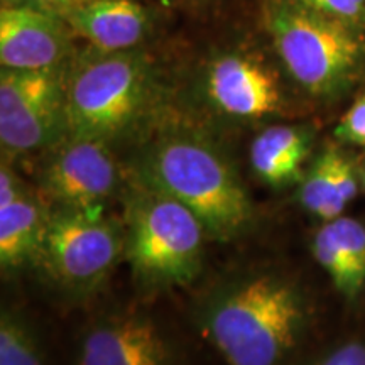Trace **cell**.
<instances>
[{"mask_svg":"<svg viewBox=\"0 0 365 365\" xmlns=\"http://www.w3.org/2000/svg\"><path fill=\"white\" fill-rule=\"evenodd\" d=\"M335 137L340 143L365 148V95L355 100L340 118L335 127Z\"/></svg>","mask_w":365,"mask_h":365,"instance_id":"obj_20","label":"cell"},{"mask_svg":"<svg viewBox=\"0 0 365 365\" xmlns=\"http://www.w3.org/2000/svg\"><path fill=\"white\" fill-rule=\"evenodd\" d=\"M303 365H365V341L345 340Z\"/></svg>","mask_w":365,"mask_h":365,"instance_id":"obj_21","label":"cell"},{"mask_svg":"<svg viewBox=\"0 0 365 365\" xmlns=\"http://www.w3.org/2000/svg\"><path fill=\"white\" fill-rule=\"evenodd\" d=\"M132 176L190 208L213 240L240 239L257 222L234 164L198 130L171 127L158 132L137 153Z\"/></svg>","mask_w":365,"mask_h":365,"instance_id":"obj_2","label":"cell"},{"mask_svg":"<svg viewBox=\"0 0 365 365\" xmlns=\"http://www.w3.org/2000/svg\"><path fill=\"white\" fill-rule=\"evenodd\" d=\"M0 365H49L43 336L19 308L0 313Z\"/></svg>","mask_w":365,"mask_h":365,"instance_id":"obj_16","label":"cell"},{"mask_svg":"<svg viewBox=\"0 0 365 365\" xmlns=\"http://www.w3.org/2000/svg\"><path fill=\"white\" fill-rule=\"evenodd\" d=\"M163 95L161 70L145 49L98 51L88 46L68 68V135L113 145L148 125Z\"/></svg>","mask_w":365,"mask_h":365,"instance_id":"obj_3","label":"cell"},{"mask_svg":"<svg viewBox=\"0 0 365 365\" xmlns=\"http://www.w3.org/2000/svg\"><path fill=\"white\" fill-rule=\"evenodd\" d=\"M313 11L365 29V0H298Z\"/></svg>","mask_w":365,"mask_h":365,"instance_id":"obj_19","label":"cell"},{"mask_svg":"<svg viewBox=\"0 0 365 365\" xmlns=\"http://www.w3.org/2000/svg\"><path fill=\"white\" fill-rule=\"evenodd\" d=\"M312 252L314 261L322 266L323 271L328 274L330 281L335 286V289L344 296L345 299H355L362 293L359 289L357 282H355L352 271H350L349 264H346L344 254L336 244L335 237H333L330 227L323 223L319 227L317 234L313 235L312 242Z\"/></svg>","mask_w":365,"mask_h":365,"instance_id":"obj_17","label":"cell"},{"mask_svg":"<svg viewBox=\"0 0 365 365\" xmlns=\"http://www.w3.org/2000/svg\"><path fill=\"white\" fill-rule=\"evenodd\" d=\"M124 234V257L143 287L188 286L202 272L203 223L178 200L137 180L125 202Z\"/></svg>","mask_w":365,"mask_h":365,"instance_id":"obj_5","label":"cell"},{"mask_svg":"<svg viewBox=\"0 0 365 365\" xmlns=\"http://www.w3.org/2000/svg\"><path fill=\"white\" fill-rule=\"evenodd\" d=\"M65 17L26 4L0 9V65L7 70H58L76 56Z\"/></svg>","mask_w":365,"mask_h":365,"instance_id":"obj_11","label":"cell"},{"mask_svg":"<svg viewBox=\"0 0 365 365\" xmlns=\"http://www.w3.org/2000/svg\"><path fill=\"white\" fill-rule=\"evenodd\" d=\"M73 365H190L173 333L148 313L124 309L91 319L76 339Z\"/></svg>","mask_w":365,"mask_h":365,"instance_id":"obj_9","label":"cell"},{"mask_svg":"<svg viewBox=\"0 0 365 365\" xmlns=\"http://www.w3.org/2000/svg\"><path fill=\"white\" fill-rule=\"evenodd\" d=\"M279 68L255 46H222L202 59L191 91L205 110L222 120L262 122L286 108Z\"/></svg>","mask_w":365,"mask_h":365,"instance_id":"obj_7","label":"cell"},{"mask_svg":"<svg viewBox=\"0 0 365 365\" xmlns=\"http://www.w3.org/2000/svg\"><path fill=\"white\" fill-rule=\"evenodd\" d=\"M264 26L272 53L304 93L335 100L365 71V29L319 14L298 0H266Z\"/></svg>","mask_w":365,"mask_h":365,"instance_id":"obj_4","label":"cell"},{"mask_svg":"<svg viewBox=\"0 0 365 365\" xmlns=\"http://www.w3.org/2000/svg\"><path fill=\"white\" fill-rule=\"evenodd\" d=\"M122 171L113 145L91 137L66 135L46 150L39 186L56 207L105 212L118 190Z\"/></svg>","mask_w":365,"mask_h":365,"instance_id":"obj_10","label":"cell"},{"mask_svg":"<svg viewBox=\"0 0 365 365\" xmlns=\"http://www.w3.org/2000/svg\"><path fill=\"white\" fill-rule=\"evenodd\" d=\"M309 319L298 282L267 267L218 281L195 309L200 335L225 365H294Z\"/></svg>","mask_w":365,"mask_h":365,"instance_id":"obj_1","label":"cell"},{"mask_svg":"<svg viewBox=\"0 0 365 365\" xmlns=\"http://www.w3.org/2000/svg\"><path fill=\"white\" fill-rule=\"evenodd\" d=\"M312 143V132L303 125L264 127L250 144V168L264 185L286 188L303 178V164L309 156Z\"/></svg>","mask_w":365,"mask_h":365,"instance_id":"obj_14","label":"cell"},{"mask_svg":"<svg viewBox=\"0 0 365 365\" xmlns=\"http://www.w3.org/2000/svg\"><path fill=\"white\" fill-rule=\"evenodd\" d=\"M49 213L51 208L31 190L14 203L0 207V267L4 274L34 266Z\"/></svg>","mask_w":365,"mask_h":365,"instance_id":"obj_15","label":"cell"},{"mask_svg":"<svg viewBox=\"0 0 365 365\" xmlns=\"http://www.w3.org/2000/svg\"><path fill=\"white\" fill-rule=\"evenodd\" d=\"M71 65V63H70ZM58 70L0 71V144L4 158L46 153L68 135L66 76Z\"/></svg>","mask_w":365,"mask_h":365,"instance_id":"obj_8","label":"cell"},{"mask_svg":"<svg viewBox=\"0 0 365 365\" xmlns=\"http://www.w3.org/2000/svg\"><path fill=\"white\" fill-rule=\"evenodd\" d=\"M188 2H207V0H188Z\"/></svg>","mask_w":365,"mask_h":365,"instance_id":"obj_24","label":"cell"},{"mask_svg":"<svg viewBox=\"0 0 365 365\" xmlns=\"http://www.w3.org/2000/svg\"><path fill=\"white\" fill-rule=\"evenodd\" d=\"M362 180H364V186H365V166H364V173H362Z\"/></svg>","mask_w":365,"mask_h":365,"instance_id":"obj_25","label":"cell"},{"mask_svg":"<svg viewBox=\"0 0 365 365\" xmlns=\"http://www.w3.org/2000/svg\"><path fill=\"white\" fill-rule=\"evenodd\" d=\"M63 17L76 38L98 51L143 48L156 27L154 12L139 0H90Z\"/></svg>","mask_w":365,"mask_h":365,"instance_id":"obj_12","label":"cell"},{"mask_svg":"<svg viewBox=\"0 0 365 365\" xmlns=\"http://www.w3.org/2000/svg\"><path fill=\"white\" fill-rule=\"evenodd\" d=\"M29 186L21 180L12 164L2 159V166H0V207H7L21 198Z\"/></svg>","mask_w":365,"mask_h":365,"instance_id":"obj_22","label":"cell"},{"mask_svg":"<svg viewBox=\"0 0 365 365\" xmlns=\"http://www.w3.org/2000/svg\"><path fill=\"white\" fill-rule=\"evenodd\" d=\"M330 227L336 244L344 254L346 264L359 289H365V225L350 217H339L331 222H325Z\"/></svg>","mask_w":365,"mask_h":365,"instance_id":"obj_18","label":"cell"},{"mask_svg":"<svg viewBox=\"0 0 365 365\" xmlns=\"http://www.w3.org/2000/svg\"><path fill=\"white\" fill-rule=\"evenodd\" d=\"M125 234L105 212L51 208L34 266L71 296H90L124 257Z\"/></svg>","mask_w":365,"mask_h":365,"instance_id":"obj_6","label":"cell"},{"mask_svg":"<svg viewBox=\"0 0 365 365\" xmlns=\"http://www.w3.org/2000/svg\"><path fill=\"white\" fill-rule=\"evenodd\" d=\"M90 2V0H4V4H26V6H33L43 11L58 14V16H65L71 9L81 6V4Z\"/></svg>","mask_w":365,"mask_h":365,"instance_id":"obj_23","label":"cell"},{"mask_svg":"<svg viewBox=\"0 0 365 365\" xmlns=\"http://www.w3.org/2000/svg\"><path fill=\"white\" fill-rule=\"evenodd\" d=\"M357 191L359 176L354 161L340 149L328 145L301 178L298 200L308 213L331 222L341 217Z\"/></svg>","mask_w":365,"mask_h":365,"instance_id":"obj_13","label":"cell"}]
</instances>
